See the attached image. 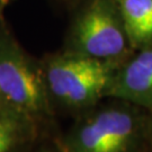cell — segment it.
<instances>
[{"instance_id": "8fae6325", "label": "cell", "mask_w": 152, "mask_h": 152, "mask_svg": "<svg viewBox=\"0 0 152 152\" xmlns=\"http://www.w3.org/2000/svg\"><path fill=\"white\" fill-rule=\"evenodd\" d=\"M0 103H1V100H0Z\"/></svg>"}, {"instance_id": "8992f818", "label": "cell", "mask_w": 152, "mask_h": 152, "mask_svg": "<svg viewBox=\"0 0 152 152\" xmlns=\"http://www.w3.org/2000/svg\"><path fill=\"white\" fill-rule=\"evenodd\" d=\"M134 51L152 44V0H116Z\"/></svg>"}, {"instance_id": "ba28073f", "label": "cell", "mask_w": 152, "mask_h": 152, "mask_svg": "<svg viewBox=\"0 0 152 152\" xmlns=\"http://www.w3.org/2000/svg\"><path fill=\"white\" fill-rule=\"evenodd\" d=\"M7 1V0H0V9L2 8V6L5 5V2Z\"/></svg>"}, {"instance_id": "52a82bcc", "label": "cell", "mask_w": 152, "mask_h": 152, "mask_svg": "<svg viewBox=\"0 0 152 152\" xmlns=\"http://www.w3.org/2000/svg\"><path fill=\"white\" fill-rule=\"evenodd\" d=\"M35 120L0 103V152H16L32 140Z\"/></svg>"}, {"instance_id": "7c38bea8", "label": "cell", "mask_w": 152, "mask_h": 152, "mask_svg": "<svg viewBox=\"0 0 152 152\" xmlns=\"http://www.w3.org/2000/svg\"><path fill=\"white\" fill-rule=\"evenodd\" d=\"M65 152H68V151H65Z\"/></svg>"}, {"instance_id": "3957f363", "label": "cell", "mask_w": 152, "mask_h": 152, "mask_svg": "<svg viewBox=\"0 0 152 152\" xmlns=\"http://www.w3.org/2000/svg\"><path fill=\"white\" fill-rule=\"evenodd\" d=\"M0 100L35 121L52 113V99L42 64L33 60L2 26H0Z\"/></svg>"}, {"instance_id": "7a4b0ae2", "label": "cell", "mask_w": 152, "mask_h": 152, "mask_svg": "<svg viewBox=\"0 0 152 152\" xmlns=\"http://www.w3.org/2000/svg\"><path fill=\"white\" fill-rule=\"evenodd\" d=\"M64 51L122 64L132 49L116 0H87L71 24Z\"/></svg>"}, {"instance_id": "6da1fadb", "label": "cell", "mask_w": 152, "mask_h": 152, "mask_svg": "<svg viewBox=\"0 0 152 152\" xmlns=\"http://www.w3.org/2000/svg\"><path fill=\"white\" fill-rule=\"evenodd\" d=\"M41 64L52 102L72 109L89 108L106 97L121 65L66 51L50 55Z\"/></svg>"}, {"instance_id": "30bf717a", "label": "cell", "mask_w": 152, "mask_h": 152, "mask_svg": "<svg viewBox=\"0 0 152 152\" xmlns=\"http://www.w3.org/2000/svg\"><path fill=\"white\" fill-rule=\"evenodd\" d=\"M45 152H52V151H45Z\"/></svg>"}, {"instance_id": "9c48e42d", "label": "cell", "mask_w": 152, "mask_h": 152, "mask_svg": "<svg viewBox=\"0 0 152 152\" xmlns=\"http://www.w3.org/2000/svg\"><path fill=\"white\" fill-rule=\"evenodd\" d=\"M151 145H152V130H151Z\"/></svg>"}, {"instance_id": "277c9868", "label": "cell", "mask_w": 152, "mask_h": 152, "mask_svg": "<svg viewBox=\"0 0 152 152\" xmlns=\"http://www.w3.org/2000/svg\"><path fill=\"white\" fill-rule=\"evenodd\" d=\"M105 106L89 114L70 134L68 152H133L142 132V118L135 105Z\"/></svg>"}, {"instance_id": "5b68a950", "label": "cell", "mask_w": 152, "mask_h": 152, "mask_svg": "<svg viewBox=\"0 0 152 152\" xmlns=\"http://www.w3.org/2000/svg\"><path fill=\"white\" fill-rule=\"evenodd\" d=\"M135 52L116 70L106 97L152 110V44Z\"/></svg>"}]
</instances>
